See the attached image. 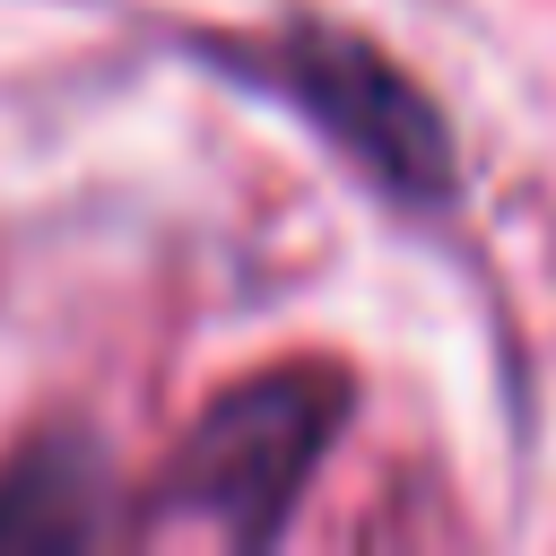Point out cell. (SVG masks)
Masks as SVG:
<instances>
[{
	"mask_svg": "<svg viewBox=\"0 0 556 556\" xmlns=\"http://www.w3.org/2000/svg\"><path fill=\"white\" fill-rule=\"evenodd\" d=\"M330 434H339V382L330 374H313V365L261 374L200 417V434L165 469V513L200 521L217 539H269L295 513Z\"/></svg>",
	"mask_w": 556,
	"mask_h": 556,
	"instance_id": "cell-1",
	"label": "cell"
},
{
	"mask_svg": "<svg viewBox=\"0 0 556 556\" xmlns=\"http://www.w3.org/2000/svg\"><path fill=\"white\" fill-rule=\"evenodd\" d=\"M278 78H287V96H295L339 148L365 156V174H382V182L408 191V200H434V191H443V130H434L426 96H417L391 61H374V52L339 43V35H295Z\"/></svg>",
	"mask_w": 556,
	"mask_h": 556,
	"instance_id": "cell-2",
	"label": "cell"
},
{
	"mask_svg": "<svg viewBox=\"0 0 556 556\" xmlns=\"http://www.w3.org/2000/svg\"><path fill=\"white\" fill-rule=\"evenodd\" d=\"M104 521V478L87 469V452H35L26 469H9L0 486V547L9 539H43L70 547Z\"/></svg>",
	"mask_w": 556,
	"mask_h": 556,
	"instance_id": "cell-3",
	"label": "cell"
}]
</instances>
